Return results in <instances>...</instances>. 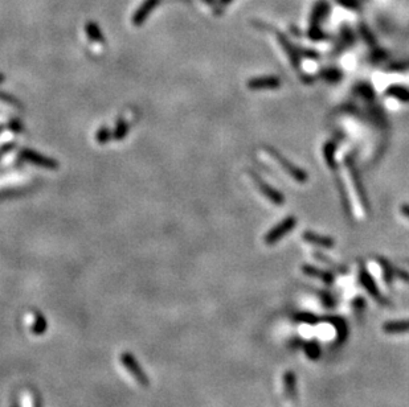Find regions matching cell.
Instances as JSON below:
<instances>
[{
    "instance_id": "30bf717a",
    "label": "cell",
    "mask_w": 409,
    "mask_h": 407,
    "mask_svg": "<svg viewBox=\"0 0 409 407\" xmlns=\"http://www.w3.org/2000/svg\"><path fill=\"white\" fill-rule=\"evenodd\" d=\"M21 157L24 160L29 161L32 164H36V165H40V167L44 168H56L57 163L53 159H49L46 156H42L40 153L35 152L32 150H23L21 151Z\"/></svg>"
},
{
    "instance_id": "8fae6325",
    "label": "cell",
    "mask_w": 409,
    "mask_h": 407,
    "mask_svg": "<svg viewBox=\"0 0 409 407\" xmlns=\"http://www.w3.org/2000/svg\"><path fill=\"white\" fill-rule=\"evenodd\" d=\"M302 238L310 245L322 247V249H334L335 247V241L332 240V238L325 237V236L317 234L314 231H309V230L308 231H303L302 233Z\"/></svg>"
},
{
    "instance_id": "277c9868",
    "label": "cell",
    "mask_w": 409,
    "mask_h": 407,
    "mask_svg": "<svg viewBox=\"0 0 409 407\" xmlns=\"http://www.w3.org/2000/svg\"><path fill=\"white\" fill-rule=\"evenodd\" d=\"M297 225V218L293 216H289L286 218H283L278 225H276L274 227L268 231V234L265 236V242L266 245H274L277 244L278 241L282 240L283 237H286L287 234L290 233L291 230L295 227Z\"/></svg>"
},
{
    "instance_id": "7402d4cb",
    "label": "cell",
    "mask_w": 409,
    "mask_h": 407,
    "mask_svg": "<svg viewBox=\"0 0 409 407\" xmlns=\"http://www.w3.org/2000/svg\"><path fill=\"white\" fill-rule=\"evenodd\" d=\"M127 131V126L125 125V123H119L118 125V130L116 131V138H118V139H121V138H123L125 136V134H126Z\"/></svg>"
},
{
    "instance_id": "4fadbf2b",
    "label": "cell",
    "mask_w": 409,
    "mask_h": 407,
    "mask_svg": "<svg viewBox=\"0 0 409 407\" xmlns=\"http://www.w3.org/2000/svg\"><path fill=\"white\" fill-rule=\"evenodd\" d=\"M283 390H285V395L289 399H294L297 397V376L294 374L291 370H287L283 374Z\"/></svg>"
},
{
    "instance_id": "5b68a950",
    "label": "cell",
    "mask_w": 409,
    "mask_h": 407,
    "mask_svg": "<svg viewBox=\"0 0 409 407\" xmlns=\"http://www.w3.org/2000/svg\"><path fill=\"white\" fill-rule=\"evenodd\" d=\"M346 167L348 169V173H350L351 181H352V187L355 189V193H356L357 199H359V202H361L362 208L368 212L370 210V202H368V197L367 193H366V189L363 187V183H362V179L357 173L356 168L353 165V163L351 161V159H347L346 160Z\"/></svg>"
},
{
    "instance_id": "ffe728a7",
    "label": "cell",
    "mask_w": 409,
    "mask_h": 407,
    "mask_svg": "<svg viewBox=\"0 0 409 407\" xmlns=\"http://www.w3.org/2000/svg\"><path fill=\"white\" fill-rule=\"evenodd\" d=\"M21 407H37V400L32 391L25 390L21 394Z\"/></svg>"
},
{
    "instance_id": "e0dca14e",
    "label": "cell",
    "mask_w": 409,
    "mask_h": 407,
    "mask_svg": "<svg viewBox=\"0 0 409 407\" xmlns=\"http://www.w3.org/2000/svg\"><path fill=\"white\" fill-rule=\"evenodd\" d=\"M323 156H325V160L331 169H335L336 168V161H335V144L334 143H326L325 147H323Z\"/></svg>"
},
{
    "instance_id": "484cf974",
    "label": "cell",
    "mask_w": 409,
    "mask_h": 407,
    "mask_svg": "<svg viewBox=\"0 0 409 407\" xmlns=\"http://www.w3.org/2000/svg\"><path fill=\"white\" fill-rule=\"evenodd\" d=\"M207 4H214V0H206Z\"/></svg>"
},
{
    "instance_id": "7c38bea8",
    "label": "cell",
    "mask_w": 409,
    "mask_h": 407,
    "mask_svg": "<svg viewBox=\"0 0 409 407\" xmlns=\"http://www.w3.org/2000/svg\"><path fill=\"white\" fill-rule=\"evenodd\" d=\"M277 37H278V42L281 44L283 50L286 52L287 59H289V61L291 63L294 69H299V68H301V61H299V54H298L297 49L294 48L290 42H289V40H287L285 36L281 35V33H277Z\"/></svg>"
},
{
    "instance_id": "3957f363",
    "label": "cell",
    "mask_w": 409,
    "mask_h": 407,
    "mask_svg": "<svg viewBox=\"0 0 409 407\" xmlns=\"http://www.w3.org/2000/svg\"><path fill=\"white\" fill-rule=\"evenodd\" d=\"M359 282L363 285V288L370 294V296L372 299L379 304H383V306H388L389 302L385 299V296L381 294V291L379 289L378 284L372 278V275L367 271V268L362 266L361 270H359Z\"/></svg>"
},
{
    "instance_id": "ba28073f",
    "label": "cell",
    "mask_w": 409,
    "mask_h": 407,
    "mask_svg": "<svg viewBox=\"0 0 409 407\" xmlns=\"http://www.w3.org/2000/svg\"><path fill=\"white\" fill-rule=\"evenodd\" d=\"M281 86V80L277 77H257L248 82L250 90H274Z\"/></svg>"
},
{
    "instance_id": "603a6c76",
    "label": "cell",
    "mask_w": 409,
    "mask_h": 407,
    "mask_svg": "<svg viewBox=\"0 0 409 407\" xmlns=\"http://www.w3.org/2000/svg\"><path fill=\"white\" fill-rule=\"evenodd\" d=\"M108 138H109V133H108V130L102 129L101 131H99V133H98V140H99V142H101V143L106 142V140H108Z\"/></svg>"
},
{
    "instance_id": "8992f818",
    "label": "cell",
    "mask_w": 409,
    "mask_h": 407,
    "mask_svg": "<svg viewBox=\"0 0 409 407\" xmlns=\"http://www.w3.org/2000/svg\"><path fill=\"white\" fill-rule=\"evenodd\" d=\"M250 176H252V179L254 180L255 185H257V188L260 189V192H261V193H263V195L265 196L266 199L269 200L272 204H274V205H278V206H281L285 204V197H283V195L281 193L280 191H277L276 188H273L272 185H269L268 183H265V181L260 178L257 173H253V172H250Z\"/></svg>"
},
{
    "instance_id": "44dd1931",
    "label": "cell",
    "mask_w": 409,
    "mask_h": 407,
    "mask_svg": "<svg viewBox=\"0 0 409 407\" xmlns=\"http://www.w3.org/2000/svg\"><path fill=\"white\" fill-rule=\"evenodd\" d=\"M323 77H325L326 80H329V81H338L340 78V73L338 72V70L330 69V70H326L325 73H323Z\"/></svg>"
},
{
    "instance_id": "6da1fadb",
    "label": "cell",
    "mask_w": 409,
    "mask_h": 407,
    "mask_svg": "<svg viewBox=\"0 0 409 407\" xmlns=\"http://www.w3.org/2000/svg\"><path fill=\"white\" fill-rule=\"evenodd\" d=\"M118 365L121 370L126 374L127 378L133 383H135L136 386L142 387V389L148 386V378L143 373L138 361L134 359L133 355H130L127 352L121 353L118 356Z\"/></svg>"
},
{
    "instance_id": "7a4b0ae2",
    "label": "cell",
    "mask_w": 409,
    "mask_h": 407,
    "mask_svg": "<svg viewBox=\"0 0 409 407\" xmlns=\"http://www.w3.org/2000/svg\"><path fill=\"white\" fill-rule=\"evenodd\" d=\"M264 148H265V152L272 157L273 160L277 161V164H278V165H280V167L282 168L291 179H294L297 183H301V184H303V183L308 181L309 179L308 173H306L302 168H299L298 165H295V164H293L291 161H289V159H286V157L283 156L280 151H277L276 148H273V147L269 146H265Z\"/></svg>"
},
{
    "instance_id": "52a82bcc",
    "label": "cell",
    "mask_w": 409,
    "mask_h": 407,
    "mask_svg": "<svg viewBox=\"0 0 409 407\" xmlns=\"http://www.w3.org/2000/svg\"><path fill=\"white\" fill-rule=\"evenodd\" d=\"M25 324H27L28 331L31 332L33 336H41V334L45 333L46 321L41 313L36 312V311H32V312L27 313V316H25Z\"/></svg>"
},
{
    "instance_id": "ac0fdd59",
    "label": "cell",
    "mask_w": 409,
    "mask_h": 407,
    "mask_svg": "<svg viewBox=\"0 0 409 407\" xmlns=\"http://www.w3.org/2000/svg\"><path fill=\"white\" fill-rule=\"evenodd\" d=\"M85 29H86L88 37L90 38L91 41H98V42L104 41V36H102L101 29H99V27H98L95 23H93V21H89L88 24H86V27H85Z\"/></svg>"
},
{
    "instance_id": "5bb4252c",
    "label": "cell",
    "mask_w": 409,
    "mask_h": 407,
    "mask_svg": "<svg viewBox=\"0 0 409 407\" xmlns=\"http://www.w3.org/2000/svg\"><path fill=\"white\" fill-rule=\"evenodd\" d=\"M302 271L306 275H309V276L319 279V280H322L323 283H327V284H331V283L334 282V276H332V274L325 271V270H321V268L318 267H315V266L310 265L302 266Z\"/></svg>"
},
{
    "instance_id": "d6986e66",
    "label": "cell",
    "mask_w": 409,
    "mask_h": 407,
    "mask_svg": "<svg viewBox=\"0 0 409 407\" xmlns=\"http://www.w3.org/2000/svg\"><path fill=\"white\" fill-rule=\"evenodd\" d=\"M379 263L381 265V271H383V276H384L385 283H387V284H391L392 279L395 276V275H393V268H392L388 262L385 261V259H383V258L379 259Z\"/></svg>"
},
{
    "instance_id": "9a60e30c",
    "label": "cell",
    "mask_w": 409,
    "mask_h": 407,
    "mask_svg": "<svg viewBox=\"0 0 409 407\" xmlns=\"http://www.w3.org/2000/svg\"><path fill=\"white\" fill-rule=\"evenodd\" d=\"M383 331L387 334L409 333V320L389 321L383 325Z\"/></svg>"
},
{
    "instance_id": "9c48e42d",
    "label": "cell",
    "mask_w": 409,
    "mask_h": 407,
    "mask_svg": "<svg viewBox=\"0 0 409 407\" xmlns=\"http://www.w3.org/2000/svg\"><path fill=\"white\" fill-rule=\"evenodd\" d=\"M161 0H143V3L140 4L139 8L135 11V14L133 16V24L135 27H140L143 24L146 19L151 15V12L154 11V8L159 4Z\"/></svg>"
},
{
    "instance_id": "cb8c5ba5",
    "label": "cell",
    "mask_w": 409,
    "mask_h": 407,
    "mask_svg": "<svg viewBox=\"0 0 409 407\" xmlns=\"http://www.w3.org/2000/svg\"><path fill=\"white\" fill-rule=\"evenodd\" d=\"M400 212H401L402 216L406 217V218L409 219V205L408 204H404V205H401V208H400Z\"/></svg>"
},
{
    "instance_id": "2e32d148",
    "label": "cell",
    "mask_w": 409,
    "mask_h": 407,
    "mask_svg": "<svg viewBox=\"0 0 409 407\" xmlns=\"http://www.w3.org/2000/svg\"><path fill=\"white\" fill-rule=\"evenodd\" d=\"M387 95L391 98H395L400 102H404V103H409V90L404 86L393 85L387 90Z\"/></svg>"
},
{
    "instance_id": "d4e9b609",
    "label": "cell",
    "mask_w": 409,
    "mask_h": 407,
    "mask_svg": "<svg viewBox=\"0 0 409 407\" xmlns=\"http://www.w3.org/2000/svg\"><path fill=\"white\" fill-rule=\"evenodd\" d=\"M232 0H220V3L221 4H228V3H231Z\"/></svg>"
}]
</instances>
